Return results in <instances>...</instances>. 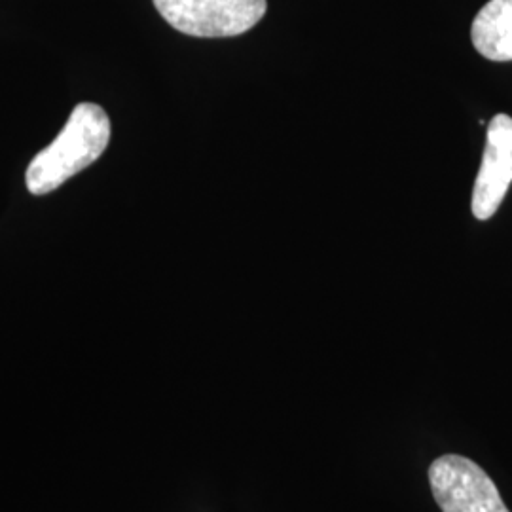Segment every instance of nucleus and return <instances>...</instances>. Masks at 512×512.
<instances>
[{"mask_svg": "<svg viewBox=\"0 0 512 512\" xmlns=\"http://www.w3.org/2000/svg\"><path fill=\"white\" fill-rule=\"evenodd\" d=\"M109 141L107 112L93 103L76 105L54 143L38 152L27 167L25 183L29 192L35 196L54 192L74 175L95 164L109 147Z\"/></svg>", "mask_w": 512, "mask_h": 512, "instance_id": "1", "label": "nucleus"}, {"mask_svg": "<svg viewBox=\"0 0 512 512\" xmlns=\"http://www.w3.org/2000/svg\"><path fill=\"white\" fill-rule=\"evenodd\" d=\"M160 16L184 35L238 37L266 14V0H154Z\"/></svg>", "mask_w": 512, "mask_h": 512, "instance_id": "2", "label": "nucleus"}, {"mask_svg": "<svg viewBox=\"0 0 512 512\" xmlns=\"http://www.w3.org/2000/svg\"><path fill=\"white\" fill-rule=\"evenodd\" d=\"M429 482L442 512H511L494 480L473 459L458 454L435 459Z\"/></svg>", "mask_w": 512, "mask_h": 512, "instance_id": "3", "label": "nucleus"}, {"mask_svg": "<svg viewBox=\"0 0 512 512\" xmlns=\"http://www.w3.org/2000/svg\"><path fill=\"white\" fill-rule=\"evenodd\" d=\"M512 183V118L497 114L488 126L471 209L478 220L494 217Z\"/></svg>", "mask_w": 512, "mask_h": 512, "instance_id": "4", "label": "nucleus"}, {"mask_svg": "<svg viewBox=\"0 0 512 512\" xmlns=\"http://www.w3.org/2000/svg\"><path fill=\"white\" fill-rule=\"evenodd\" d=\"M471 38L476 52L490 61H512V0H490L476 14Z\"/></svg>", "mask_w": 512, "mask_h": 512, "instance_id": "5", "label": "nucleus"}]
</instances>
